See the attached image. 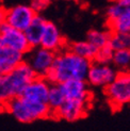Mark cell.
<instances>
[{
	"instance_id": "cell-21",
	"label": "cell",
	"mask_w": 130,
	"mask_h": 131,
	"mask_svg": "<svg viewBox=\"0 0 130 131\" xmlns=\"http://www.w3.org/2000/svg\"><path fill=\"white\" fill-rule=\"evenodd\" d=\"M112 56H113V49L108 45L106 47H102L97 50L95 59L93 61H98L102 63H111Z\"/></svg>"
},
{
	"instance_id": "cell-12",
	"label": "cell",
	"mask_w": 130,
	"mask_h": 131,
	"mask_svg": "<svg viewBox=\"0 0 130 131\" xmlns=\"http://www.w3.org/2000/svg\"><path fill=\"white\" fill-rule=\"evenodd\" d=\"M8 75L13 85L15 86L18 95H20L24 89L27 86V84L30 83L36 77L35 73L29 66V64L26 63L25 61L21 62L18 66H16L12 71H10Z\"/></svg>"
},
{
	"instance_id": "cell-3",
	"label": "cell",
	"mask_w": 130,
	"mask_h": 131,
	"mask_svg": "<svg viewBox=\"0 0 130 131\" xmlns=\"http://www.w3.org/2000/svg\"><path fill=\"white\" fill-rule=\"evenodd\" d=\"M105 94L110 106L114 109L130 103V70L116 74L112 82L105 88Z\"/></svg>"
},
{
	"instance_id": "cell-9",
	"label": "cell",
	"mask_w": 130,
	"mask_h": 131,
	"mask_svg": "<svg viewBox=\"0 0 130 131\" xmlns=\"http://www.w3.org/2000/svg\"><path fill=\"white\" fill-rule=\"evenodd\" d=\"M36 15V13L30 5L18 4L13 8L5 10V21L8 25L16 29L25 30L30 25Z\"/></svg>"
},
{
	"instance_id": "cell-5",
	"label": "cell",
	"mask_w": 130,
	"mask_h": 131,
	"mask_svg": "<svg viewBox=\"0 0 130 131\" xmlns=\"http://www.w3.org/2000/svg\"><path fill=\"white\" fill-rule=\"evenodd\" d=\"M116 74V68L111 65V63L91 61L85 81L92 86L105 89L108 84L112 82Z\"/></svg>"
},
{
	"instance_id": "cell-14",
	"label": "cell",
	"mask_w": 130,
	"mask_h": 131,
	"mask_svg": "<svg viewBox=\"0 0 130 131\" xmlns=\"http://www.w3.org/2000/svg\"><path fill=\"white\" fill-rule=\"evenodd\" d=\"M46 25V20L41 17L40 15H35V17L32 19V21L27 28L24 30L27 40L30 44L31 47H35V46H40V42L43 35V31Z\"/></svg>"
},
{
	"instance_id": "cell-16",
	"label": "cell",
	"mask_w": 130,
	"mask_h": 131,
	"mask_svg": "<svg viewBox=\"0 0 130 131\" xmlns=\"http://www.w3.org/2000/svg\"><path fill=\"white\" fill-rule=\"evenodd\" d=\"M64 100H65V95H64V92L61 88V84L60 83H51L48 97L46 100L47 104L51 110V114H53L56 111L62 106Z\"/></svg>"
},
{
	"instance_id": "cell-11",
	"label": "cell",
	"mask_w": 130,
	"mask_h": 131,
	"mask_svg": "<svg viewBox=\"0 0 130 131\" xmlns=\"http://www.w3.org/2000/svg\"><path fill=\"white\" fill-rule=\"evenodd\" d=\"M40 46L55 52L60 51L65 47L64 36L62 35L59 28L53 23L46 21L40 42Z\"/></svg>"
},
{
	"instance_id": "cell-2",
	"label": "cell",
	"mask_w": 130,
	"mask_h": 131,
	"mask_svg": "<svg viewBox=\"0 0 130 131\" xmlns=\"http://www.w3.org/2000/svg\"><path fill=\"white\" fill-rule=\"evenodd\" d=\"M3 110L23 124L33 123L52 115L47 102L31 100L21 95L12 98Z\"/></svg>"
},
{
	"instance_id": "cell-13",
	"label": "cell",
	"mask_w": 130,
	"mask_h": 131,
	"mask_svg": "<svg viewBox=\"0 0 130 131\" xmlns=\"http://www.w3.org/2000/svg\"><path fill=\"white\" fill-rule=\"evenodd\" d=\"M25 61V54L20 51L2 45L0 48V74L5 75Z\"/></svg>"
},
{
	"instance_id": "cell-19",
	"label": "cell",
	"mask_w": 130,
	"mask_h": 131,
	"mask_svg": "<svg viewBox=\"0 0 130 131\" xmlns=\"http://www.w3.org/2000/svg\"><path fill=\"white\" fill-rule=\"evenodd\" d=\"M112 65L122 70H129L130 68V49H120L114 50L111 59Z\"/></svg>"
},
{
	"instance_id": "cell-10",
	"label": "cell",
	"mask_w": 130,
	"mask_h": 131,
	"mask_svg": "<svg viewBox=\"0 0 130 131\" xmlns=\"http://www.w3.org/2000/svg\"><path fill=\"white\" fill-rule=\"evenodd\" d=\"M50 86L51 83L47 80L46 77L36 76L30 83L27 84L20 95L31 100L46 102Z\"/></svg>"
},
{
	"instance_id": "cell-23",
	"label": "cell",
	"mask_w": 130,
	"mask_h": 131,
	"mask_svg": "<svg viewBox=\"0 0 130 131\" xmlns=\"http://www.w3.org/2000/svg\"><path fill=\"white\" fill-rule=\"evenodd\" d=\"M4 21H5V10L2 6H0V27H1V25Z\"/></svg>"
},
{
	"instance_id": "cell-7",
	"label": "cell",
	"mask_w": 130,
	"mask_h": 131,
	"mask_svg": "<svg viewBox=\"0 0 130 131\" xmlns=\"http://www.w3.org/2000/svg\"><path fill=\"white\" fill-rule=\"evenodd\" d=\"M91 100L65 99L62 106L52 114V116L66 122H76L88 113Z\"/></svg>"
},
{
	"instance_id": "cell-18",
	"label": "cell",
	"mask_w": 130,
	"mask_h": 131,
	"mask_svg": "<svg viewBox=\"0 0 130 131\" xmlns=\"http://www.w3.org/2000/svg\"><path fill=\"white\" fill-rule=\"evenodd\" d=\"M109 46L114 50L130 49V32H111Z\"/></svg>"
},
{
	"instance_id": "cell-8",
	"label": "cell",
	"mask_w": 130,
	"mask_h": 131,
	"mask_svg": "<svg viewBox=\"0 0 130 131\" xmlns=\"http://www.w3.org/2000/svg\"><path fill=\"white\" fill-rule=\"evenodd\" d=\"M0 38H1L2 45L20 51L24 54L27 53L28 50L31 48L25 32L12 27L6 23H3L0 27Z\"/></svg>"
},
{
	"instance_id": "cell-22",
	"label": "cell",
	"mask_w": 130,
	"mask_h": 131,
	"mask_svg": "<svg viewBox=\"0 0 130 131\" xmlns=\"http://www.w3.org/2000/svg\"><path fill=\"white\" fill-rule=\"evenodd\" d=\"M50 1L51 0H31L30 6L37 14V13L43 12L44 10H46L48 8V5L50 4Z\"/></svg>"
},
{
	"instance_id": "cell-6",
	"label": "cell",
	"mask_w": 130,
	"mask_h": 131,
	"mask_svg": "<svg viewBox=\"0 0 130 131\" xmlns=\"http://www.w3.org/2000/svg\"><path fill=\"white\" fill-rule=\"evenodd\" d=\"M107 17L112 32H130V5L115 1L109 6Z\"/></svg>"
},
{
	"instance_id": "cell-4",
	"label": "cell",
	"mask_w": 130,
	"mask_h": 131,
	"mask_svg": "<svg viewBox=\"0 0 130 131\" xmlns=\"http://www.w3.org/2000/svg\"><path fill=\"white\" fill-rule=\"evenodd\" d=\"M25 62L29 64V66L38 77H47L51 66L53 64L56 52L46 49L42 46L31 47L27 53H25Z\"/></svg>"
},
{
	"instance_id": "cell-26",
	"label": "cell",
	"mask_w": 130,
	"mask_h": 131,
	"mask_svg": "<svg viewBox=\"0 0 130 131\" xmlns=\"http://www.w3.org/2000/svg\"><path fill=\"white\" fill-rule=\"evenodd\" d=\"M65 1H77V0H65Z\"/></svg>"
},
{
	"instance_id": "cell-20",
	"label": "cell",
	"mask_w": 130,
	"mask_h": 131,
	"mask_svg": "<svg viewBox=\"0 0 130 131\" xmlns=\"http://www.w3.org/2000/svg\"><path fill=\"white\" fill-rule=\"evenodd\" d=\"M111 32L102 31V30H92L89 32L86 40L92 44L94 47L98 50L102 47H106L109 45V40Z\"/></svg>"
},
{
	"instance_id": "cell-25",
	"label": "cell",
	"mask_w": 130,
	"mask_h": 131,
	"mask_svg": "<svg viewBox=\"0 0 130 131\" xmlns=\"http://www.w3.org/2000/svg\"><path fill=\"white\" fill-rule=\"evenodd\" d=\"M1 46H2V42H1V38H0V48H1Z\"/></svg>"
},
{
	"instance_id": "cell-24",
	"label": "cell",
	"mask_w": 130,
	"mask_h": 131,
	"mask_svg": "<svg viewBox=\"0 0 130 131\" xmlns=\"http://www.w3.org/2000/svg\"><path fill=\"white\" fill-rule=\"evenodd\" d=\"M115 1H117L122 4H126V5H130V0H115Z\"/></svg>"
},
{
	"instance_id": "cell-15",
	"label": "cell",
	"mask_w": 130,
	"mask_h": 131,
	"mask_svg": "<svg viewBox=\"0 0 130 131\" xmlns=\"http://www.w3.org/2000/svg\"><path fill=\"white\" fill-rule=\"evenodd\" d=\"M18 96V93L13 85L8 74H0V109H4L5 104L8 103L12 98Z\"/></svg>"
},
{
	"instance_id": "cell-1",
	"label": "cell",
	"mask_w": 130,
	"mask_h": 131,
	"mask_svg": "<svg viewBox=\"0 0 130 131\" xmlns=\"http://www.w3.org/2000/svg\"><path fill=\"white\" fill-rule=\"evenodd\" d=\"M91 61L81 58L68 49L56 52V58L51 69L47 75L50 83H62L70 79L85 80Z\"/></svg>"
},
{
	"instance_id": "cell-17",
	"label": "cell",
	"mask_w": 130,
	"mask_h": 131,
	"mask_svg": "<svg viewBox=\"0 0 130 131\" xmlns=\"http://www.w3.org/2000/svg\"><path fill=\"white\" fill-rule=\"evenodd\" d=\"M69 49L73 52H75L76 54H78L79 57L84 58V59L90 60V61L94 60L95 56H96V52H97V49L88 40L76 42L74 44H71Z\"/></svg>"
}]
</instances>
